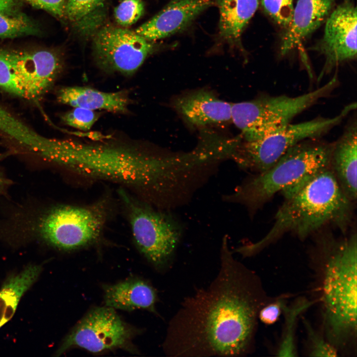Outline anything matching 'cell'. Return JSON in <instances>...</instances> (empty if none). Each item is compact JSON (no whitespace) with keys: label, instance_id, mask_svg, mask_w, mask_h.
Returning a JSON list of instances; mask_svg holds the SVG:
<instances>
[{"label":"cell","instance_id":"obj_21","mask_svg":"<svg viewBox=\"0 0 357 357\" xmlns=\"http://www.w3.org/2000/svg\"><path fill=\"white\" fill-rule=\"evenodd\" d=\"M41 271V266L31 265L5 281L0 290V328L12 317L21 297Z\"/></svg>","mask_w":357,"mask_h":357},{"label":"cell","instance_id":"obj_7","mask_svg":"<svg viewBox=\"0 0 357 357\" xmlns=\"http://www.w3.org/2000/svg\"><path fill=\"white\" fill-rule=\"evenodd\" d=\"M106 215L103 202L85 206L59 205L30 220L28 229L31 234L53 247L72 250L98 239Z\"/></svg>","mask_w":357,"mask_h":357},{"label":"cell","instance_id":"obj_30","mask_svg":"<svg viewBox=\"0 0 357 357\" xmlns=\"http://www.w3.org/2000/svg\"><path fill=\"white\" fill-rule=\"evenodd\" d=\"M308 337L311 343L310 356L337 357L338 349L328 341L315 332L309 323L304 321Z\"/></svg>","mask_w":357,"mask_h":357},{"label":"cell","instance_id":"obj_31","mask_svg":"<svg viewBox=\"0 0 357 357\" xmlns=\"http://www.w3.org/2000/svg\"><path fill=\"white\" fill-rule=\"evenodd\" d=\"M33 6L43 9L57 18H66L65 8L67 0H25Z\"/></svg>","mask_w":357,"mask_h":357},{"label":"cell","instance_id":"obj_27","mask_svg":"<svg viewBox=\"0 0 357 357\" xmlns=\"http://www.w3.org/2000/svg\"><path fill=\"white\" fill-rule=\"evenodd\" d=\"M105 0H67L66 18L76 24L90 19L102 7Z\"/></svg>","mask_w":357,"mask_h":357},{"label":"cell","instance_id":"obj_5","mask_svg":"<svg viewBox=\"0 0 357 357\" xmlns=\"http://www.w3.org/2000/svg\"><path fill=\"white\" fill-rule=\"evenodd\" d=\"M316 138L300 141L290 148L266 171L256 174L224 195V201L245 206L255 212L276 193L305 177L330 165L334 142Z\"/></svg>","mask_w":357,"mask_h":357},{"label":"cell","instance_id":"obj_32","mask_svg":"<svg viewBox=\"0 0 357 357\" xmlns=\"http://www.w3.org/2000/svg\"><path fill=\"white\" fill-rule=\"evenodd\" d=\"M284 305L282 299L263 305L259 311L258 317L265 324H273L279 317Z\"/></svg>","mask_w":357,"mask_h":357},{"label":"cell","instance_id":"obj_1","mask_svg":"<svg viewBox=\"0 0 357 357\" xmlns=\"http://www.w3.org/2000/svg\"><path fill=\"white\" fill-rule=\"evenodd\" d=\"M233 254L225 235L217 276L186 298L169 322L167 355L237 357L249 352L264 294L257 276Z\"/></svg>","mask_w":357,"mask_h":357},{"label":"cell","instance_id":"obj_10","mask_svg":"<svg viewBox=\"0 0 357 357\" xmlns=\"http://www.w3.org/2000/svg\"><path fill=\"white\" fill-rule=\"evenodd\" d=\"M139 330L125 322L108 306L90 310L67 335L56 355L79 348L95 354L121 349L133 354L139 351L132 342Z\"/></svg>","mask_w":357,"mask_h":357},{"label":"cell","instance_id":"obj_24","mask_svg":"<svg viewBox=\"0 0 357 357\" xmlns=\"http://www.w3.org/2000/svg\"><path fill=\"white\" fill-rule=\"evenodd\" d=\"M37 28L27 17L21 14L11 15L0 11V37L13 38L33 35Z\"/></svg>","mask_w":357,"mask_h":357},{"label":"cell","instance_id":"obj_18","mask_svg":"<svg viewBox=\"0 0 357 357\" xmlns=\"http://www.w3.org/2000/svg\"><path fill=\"white\" fill-rule=\"evenodd\" d=\"M356 119L352 120L342 136L334 142L330 166L341 189L353 201L357 199Z\"/></svg>","mask_w":357,"mask_h":357},{"label":"cell","instance_id":"obj_29","mask_svg":"<svg viewBox=\"0 0 357 357\" xmlns=\"http://www.w3.org/2000/svg\"><path fill=\"white\" fill-rule=\"evenodd\" d=\"M99 117L94 111L76 107L66 112L62 117L63 122L79 130H90Z\"/></svg>","mask_w":357,"mask_h":357},{"label":"cell","instance_id":"obj_19","mask_svg":"<svg viewBox=\"0 0 357 357\" xmlns=\"http://www.w3.org/2000/svg\"><path fill=\"white\" fill-rule=\"evenodd\" d=\"M103 289L106 306L129 311L145 309L157 314L156 290L142 279H129L115 284L104 285Z\"/></svg>","mask_w":357,"mask_h":357},{"label":"cell","instance_id":"obj_4","mask_svg":"<svg viewBox=\"0 0 357 357\" xmlns=\"http://www.w3.org/2000/svg\"><path fill=\"white\" fill-rule=\"evenodd\" d=\"M327 246L323 320L328 341L338 350L357 336V233Z\"/></svg>","mask_w":357,"mask_h":357},{"label":"cell","instance_id":"obj_13","mask_svg":"<svg viewBox=\"0 0 357 357\" xmlns=\"http://www.w3.org/2000/svg\"><path fill=\"white\" fill-rule=\"evenodd\" d=\"M24 98L36 100L48 91L62 68L60 56L47 50H9Z\"/></svg>","mask_w":357,"mask_h":357},{"label":"cell","instance_id":"obj_6","mask_svg":"<svg viewBox=\"0 0 357 357\" xmlns=\"http://www.w3.org/2000/svg\"><path fill=\"white\" fill-rule=\"evenodd\" d=\"M339 84L335 74L321 87L299 96L262 95L232 104L231 120L241 130L242 140L258 139L291 123L296 116L329 97Z\"/></svg>","mask_w":357,"mask_h":357},{"label":"cell","instance_id":"obj_14","mask_svg":"<svg viewBox=\"0 0 357 357\" xmlns=\"http://www.w3.org/2000/svg\"><path fill=\"white\" fill-rule=\"evenodd\" d=\"M214 5L216 0H172L135 31L152 42L167 38L186 30Z\"/></svg>","mask_w":357,"mask_h":357},{"label":"cell","instance_id":"obj_12","mask_svg":"<svg viewBox=\"0 0 357 357\" xmlns=\"http://www.w3.org/2000/svg\"><path fill=\"white\" fill-rule=\"evenodd\" d=\"M357 7L352 0H343L327 19L322 38L311 49L325 61L318 80L339 65L357 58Z\"/></svg>","mask_w":357,"mask_h":357},{"label":"cell","instance_id":"obj_17","mask_svg":"<svg viewBox=\"0 0 357 357\" xmlns=\"http://www.w3.org/2000/svg\"><path fill=\"white\" fill-rule=\"evenodd\" d=\"M220 18L217 43L244 53L241 35L259 5V0H216Z\"/></svg>","mask_w":357,"mask_h":357},{"label":"cell","instance_id":"obj_28","mask_svg":"<svg viewBox=\"0 0 357 357\" xmlns=\"http://www.w3.org/2000/svg\"><path fill=\"white\" fill-rule=\"evenodd\" d=\"M144 4L142 0H122L114 9L116 22L122 27L135 23L143 14Z\"/></svg>","mask_w":357,"mask_h":357},{"label":"cell","instance_id":"obj_15","mask_svg":"<svg viewBox=\"0 0 357 357\" xmlns=\"http://www.w3.org/2000/svg\"><path fill=\"white\" fill-rule=\"evenodd\" d=\"M334 3L335 0H298L291 22L282 38L281 56L294 50L318 29L333 10Z\"/></svg>","mask_w":357,"mask_h":357},{"label":"cell","instance_id":"obj_9","mask_svg":"<svg viewBox=\"0 0 357 357\" xmlns=\"http://www.w3.org/2000/svg\"><path fill=\"white\" fill-rule=\"evenodd\" d=\"M120 194L135 245L155 268L165 269L171 262L182 237V223L168 210L138 202L123 191Z\"/></svg>","mask_w":357,"mask_h":357},{"label":"cell","instance_id":"obj_34","mask_svg":"<svg viewBox=\"0 0 357 357\" xmlns=\"http://www.w3.org/2000/svg\"><path fill=\"white\" fill-rule=\"evenodd\" d=\"M7 155V154L5 153H0V161L4 158ZM9 183L10 181L9 179L6 178L0 168V193L3 191Z\"/></svg>","mask_w":357,"mask_h":357},{"label":"cell","instance_id":"obj_20","mask_svg":"<svg viewBox=\"0 0 357 357\" xmlns=\"http://www.w3.org/2000/svg\"><path fill=\"white\" fill-rule=\"evenodd\" d=\"M58 101L73 108L124 113L130 104L127 91L106 92L87 87L71 86L60 89Z\"/></svg>","mask_w":357,"mask_h":357},{"label":"cell","instance_id":"obj_26","mask_svg":"<svg viewBox=\"0 0 357 357\" xmlns=\"http://www.w3.org/2000/svg\"><path fill=\"white\" fill-rule=\"evenodd\" d=\"M0 87L8 93L24 98L11 60L9 50L0 49Z\"/></svg>","mask_w":357,"mask_h":357},{"label":"cell","instance_id":"obj_16","mask_svg":"<svg viewBox=\"0 0 357 357\" xmlns=\"http://www.w3.org/2000/svg\"><path fill=\"white\" fill-rule=\"evenodd\" d=\"M232 105L202 89L178 97L173 102L176 111L187 123L196 127L231 120Z\"/></svg>","mask_w":357,"mask_h":357},{"label":"cell","instance_id":"obj_3","mask_svg":"<svg viewBox=\"0 0 357 357\" xmlns=\"http://www.w3.org/2000/svg\"><path fill=\"white\" fill-rule=\"evenodd\" d=\"M281 192L285 200L270 230L258 241L237 248V252L253 255L288 233L303 239L329 225L344 232L352 221L354 202L341 189L330 165Z\"/></svg>","mask_w":357,"mask_h":357},{"label":"cell","instance_id":"obj_2","mask_svg":"<svg viewBox=\"0 0 357 357\" xmlns=\"http://www.w3.org/2000/svg\"><path fill=\"white\" fill-rule=\"evenodd\" d=\"M53 163L84 177L139 189L155 204L168 202L177 195L186 173L179 153L161 154L127 145L65 139H61Z\"/></svg>","mask_w":357,"mask_h":357},{"label":"cell","instance_id":"obj_11","mask_svg":"<svg viewBox=\"0 0 357 357\" xmlns=\"http://www.w3.org/2000/svg\"><path fill=\"white\" fill-rule=\"evenodd\" d=\"M125 28L106 26L95 34L93 53L98 66L107 72L133 74L160 47Z\"/></svg>","mask_w":357,"mask_h":357},{"label":"cell","instance_id":"obj_8","mask_svg":"<svg viewBox=\"0 0 357 357\" xmlns=\"http://www.w3.org/2000/svg\"><path fill=\"white\" fill-rule=\"evenodd\" d=\"M357 104H348L336 116L318 117L310 120L287 125L256 140L240 137L232 158L242 169L258 174L274 165L291 147L304 140L320 138L339 125Z\"/></svg>","mask_w":357,"mask_h":357},{"label":"cell","instance_id":"obj_22","mask_svg":"<svg viewBox=\"0 0 357 357\" xmlns=\"http://www.w3.org/2000/svg\"><path fill=\"white\" fill-rule=\"evenodd\" d=\"M0 131L33 153L43 149L48 140V137L32 130L0 106Z\"/></svg>","mask_w":357,"mask_h":357},{"label":"cell","instance_id":"obj_33","mask_svg":"<svg viewBox=\"0 0 357 357\" xmlns=\"http://www.w3.org/2000/svg\"><path fill=\"white\" fill-rule=\"evenodd\" d=\"M19 4L18 0H0V11L11 15L20 14L17 12Z\"/></svg>","mask_w":357,"mask_h":357},{"label":"cell","instance_id":"obj_25","mask_svg":"<svg viewBox=\"0 0 357 357\" xmlns=\"http://www.w3.org/2000/svg\"><path fill=\"white\" fill-rule=\"evenodd\" d=\"M264 13L278 26L285 30L292 18L293 0H259Z\"/></svg>","mask_w":357,"mask_h":357},{"label":"cell","instance_id":"obj_23","mask_svg":"<svg viewBox=\"0 0 357 357\" xmlns=\"http://www.w3.org/2000/svg\"><path fill=\"white\" fill-rule=\"evenodd\" d=\"M310 305L304 300L298 301L292 307L285 305L283 310L286 313V327L283 338L277 352L279 357H295L297 351L295 340V329L296 319L299 314Z\"/></svg>","mask_w":357,"mask_h":357}]
</instances>
